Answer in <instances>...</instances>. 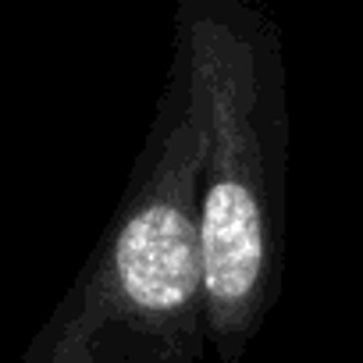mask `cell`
I'll return each instance as SVG.
<instances>
[{
    "label": "cell",
    "instance_id": "6da1fadb",
    "mask_svg": "<svg viewBox=\"0 0 363 363\" xmlns=\"http://www.w3.org/2000/svg\"><path fill=\"white\" fill-rule=\"evenodd\" d=\"M193 96L207 143L196 200L203 299L228 328L260 303L274 242L257 57L228 26H193Z\"/></svg>",
    "mask_w": 363,
    "mask_h": 363
}]
</instances>
